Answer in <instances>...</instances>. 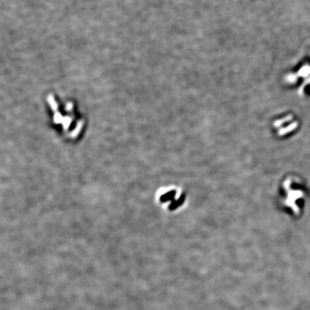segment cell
<instances>
[{
  "mask_svg": "<svg viewBox=\"0 0 310 310\" xmlns=\"http://www.w3.org/2000/svg\"><path fill=\"white\" fill-rule=\"evenodd\" d=\"M292 118H293V117H292V116H291V115H289V116H286V117H285V118H284V119L278 120V121H276V123H274V125H275V126H279L280 125L283 124V123H286V122H287V121H291V120L292 119Z\"/></svg>",
  "mask_w": 310,
  "mask_h": 310,
  "instance_id": "obj_5",
  "label": "cell"
},
{
  "mask_svg": "<svg viewBox=\"0 0 310 310\" xmlns=\"http://www.w3.org/2000/svg\"><path fill=\"white\" fill-rule=\"evenodd\" d=\"M297 125H298L297 122H293L292 123H291V124H289L288 126L285 127V128L281 129L279 131H278V135L283 136V135H284V134H287V133H289L290 132H291V131L294 130V129L297 127Z\"/></svg>",
  "mask_w": 310,
  "mask_h": 310,
  "instance_id": "obj_3",
  "label": "cell"
},
{
  "mask_svg": "<svg viewBox=\"0 0 310 310\" xmlns=\"http://www.w3.org/2000/svg\"><path fill=\"white\" fill-rule=\"evenodd\" d=\"M160 203L167 209H179L184 202V196L181 189L175 187L162 189L159 195Z\"/></svg>",
  "mask_w": 310,
  "mask_h": 310,
  "instance_id": "obj_1",
  "label": "cell"
},
{
  "mask_svg": "<svg viewBox=\"0 0 310 310\" xmlns=\"http://www.w3.org/2000/svg\"><path fill=\"white\" fill-rule=\"evenodd\" d=\"M284 187L285 188V190L288 191V197L285 199V201H284V203L286 204V205L289 206L291 209L293 210V211L294 212L295 214L298 215L299 213V208L297 206L296 204V200H298V199L302 198V197L304 196V193L302 190H291V180L290 179H288L284 182Z\"/></svg>",
  "mask_w": 310,
  "mask_h": 310,
  "instance_id": "obj_2",
  "label": "cell"
},
{
  "mask_svg": "<svg viewBox=\"0 0 310 310\" xmlns=\"http://www.w3.org/2000/svg\"><path fill=\"white\" fill-rule=\"evenodd\" d=\"M309 84H310V76H309V78H308L306 79L305 81H304V84L302 85V86H301V88H300L299 90V93L300 94H301V93H302V92H303V90H304V87H305V86H307V85Z\"/></svg>",
  "mask_w": 310,
  "mask_h": 310,
  "instance_id": "obj_6",
  "label": "cell"
},
{
  "mask_svg": "<svg viewBox=\"0 0 310 310\" xmlns=\"http://www.w3.org/2000/svg\"><path fill=\"white\" fill-rule=\"evenodd\" d=\"M310 74V66L308 65H306L302 67L299 71H298V73H296L297 77H307L308 75Z\"/></svg>",
  "mask_w": 310,
  "mask_h": 310,
  "instance_id": "obj_4",
  "label": "cell"
},
{
  "mask_svg": "<svg viewBox=\"0 0 310 310\" xmlns=\"http://www.w3.org/2000/svg\"><path fill=\"white\" fill-rule=\"evenodd\" d=\"M297 75L296 74V75H289V76H288L287 78V80L290 83H293V82H296V79H297Z\"/></svg>",
  "mask_w": 310,
  "mask_h": 310,
  "instance_id": "obj_7",
  "label": "cell"
}]
</instances>
